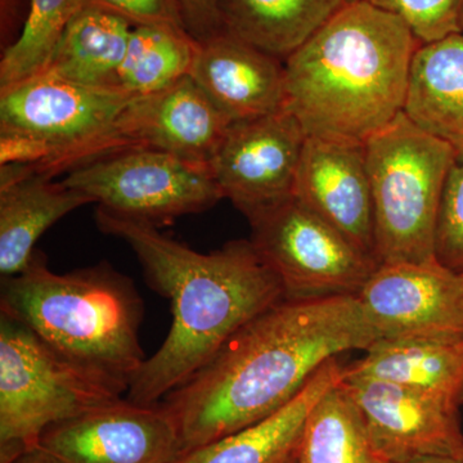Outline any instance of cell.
<instances>
[{
	"label": "cell",
	"mask_w": 463,
	"mask_h": 463,
	"mask_svg": "<svg viewBox=\"0 0 463 463\" xmlns=\"http://www.w3.org/2000/svg\"><path fill=\"white\" fill-rule=\"evenodd\" d=\"M376 341L356 295L282 298L163 399L183 453L272 416L323 364Z\"/></svg>",
	"instance_id": "1"
},
{
	"label": "cell",
	"mask_w": 463,
	"mask_h": 463,
	"mask_svg": "<svg viewBox=\"0 0 463 463\" xmlns=\"http://www.w3.org/2000/svg\"><path fill=\"white\" fill-rule=\"evenodd\" d=\"M96 221L103 233L130 246L148 285L172 306L165 341L130 381L128 399L136 403H160L241 327L286 298L279 276L250 240L231 241L203 254L164 236L155 225L99 207Z\"/></svg>",
	"instance_id": "2"
},
{
	"label": "cell",
	"mask_w": 463,
	"mask_h": 463,
	"mask_svg": "<svg viewBox=\"0 0 463 463\" xmlns=\"http://www.w3.org/2000/svg\"><path fill=\"white\" fill-rule=\"evenodd\" d=\"M421 43L395 14L347 2L285 60V103L307 137L364 143L404 108Z\"/></svg>",
	"instance_id": "3"
},
{
	"label": "cell",
	"mask_w": 463,
	"mask_h": 463,
	"mask_svg": "<svg viewBox=\"0 0 463 463\" xmlns=\"http://www.w3.org/2000/svg\"><path fill=\"white\" fill-rule=\"evenodd\" d=\"M0 307L60 354L128 389L147 359L142 298L109 263L60 274L35 251L23 272L2 279Z\"/></svg>",
	"instance_id": "4"
},
{
	"label": "cell",
	"mask_w": 463,
	"mask_h": 463,
	"mask_svg": "<svg viewBox=\"0 0 463 463\" xmlns=\"http://www.w3.org/2000/svg\"><path fill=\"white\" fill-rule=\"evenodd\" d=\"M136 96L96 90L47 71L0 90V164L54 178L130 149L120 118Z\"/></svg>",
	"instance_id": "5"
},
{
	"label": "cell",
	"mask_w": 463,
	"mask_h": 463,
	"mask_svg": "<svg viewBox=\"0 0 463 463\" xmlns=\"http://www.w3.org/2000/svg\"><path fill=\"white\" fill-rule=\"evenodd\" d=\"M379 265L434 260L435 232L455 149L404 112L364 143Z\"/></svg>",
	"instance_id": "6"
},
{
	"label": "cell",
	"mask_w": 463,
	"mask_h": 463,
	"mask_svg": "<svg viewBox=\"0 0 463 463\" xmlns=\"http://www.w3.org/2000/svg\"><path fill=\"white\" fill-rule=\"evenodd\" d=\"M124 392V383L75 364L23 323L0 316V463L35 450L51 426Z\"/></svg>",
	"instance_id": "7"
},
{
	"label": "cell",
	"mask_w": 463,
	"mask_h": 463,
	"mask_svg": "<svg viewBox=\"0 0 463 463\" xmlns=\"http://www.w3.org/2000/svg\"><path fill=\"white\" fill-rule=\"evenodd\" d=\"M62 182L99 209L157 228L223 199L209 165L149 148L109 155L72 170Z\"/></svg>",
	"instance_id": "8"
},
{
	"label": "cell",
	"mask_w": 463,
	"mask_h": 463,
	"mask_svg": "<svg viewBox=\"0 0 463 463\" xmlns=\"http://www.w3.org/2000/svg\"><path fill=\"white\" fill-rule=\"evenodd\" d=\"M250 225V241L279 276L286 298L358 295L379 267L297 197L268 210Z\"/></svg>",
	"instance_id": "9"
},
{
	"label": "cell",
	"mask_w": 463,
	"mask_h": 463,
	"mask_svg": "<svg viewBox=\"0 0 463 463\" xmlns=\"http://www.w3.org/2000/svg\"><path fill=\"white\" fill-rule=\"evenodd\" d=\"M307 137L285 109L232 123L209 163L223 199L251 222L294 197Z\"/></svg>",
	"instance_id": "10"
},
{
	"label": "cell",
	"mask_w": 463,
	"mask_h": 463,
	"mask_svg": "<svg viewBox=\"0 0 463 463\" xmlns=\"http://www.w3.org/2000/svg\"><path fill=\"white\" fill-rule=\"evenodd\" d=\"M36 450L51 463H175L183 447L163 402L120 398L51 426Z\"/></svg>",
	"instance_id": "11"
},
{
	"label": "cell",
	"mask_w": 463,
	"mask_h": 463,
	"mask_svg": "<svg viewBox=\"0 0 463 463\" xmlns=\"http://www.w3.org/2000/svg\"><path fill=\"white\" fill-rule=\"evenodd\" d=\"M377 341L463 339V279L439 264H381L358 292Z\"/></svg>",
	"instance_id": "12"
},
{
	"label": "cell",
	"mask_w": 463,
	"mask_h": 463,
	"mask_svg": "<svg viewBox=\"0 0 463 463\" xmlns=\"http://www.w3.org/2000/svg\"><path fill=\"white\" fill-rule=\"evenodd\" d=\"M377 455L407 463L463 450L461 407L428 392L370 377L344 374Z\"/></svg>",
	"instance_id": "13"
},
{
	"label": "cell",
	"mask_w": 463,
	"mask_h": 463,
	"mask_svg": "<svg viewBox=\"0 0 463 463\" xmlns=\"http://www.w3.org/2000/svg\"><path fill=\"white\" fill-rule=\"evenodd\" d=\"M294 197L376 260L373 192L364 143L307 137Z\"/></svg>",
	"instance_id": "14"
},
{
	"label": "cell",
	"mask_w": 463,
	"mask_h": 463,
	"mask_svg": "<svg viewBox=\"0 0 463 463\" xmlns=\"http://www.w3.org/2000/svg\"><path fill=\"white\" fill-rule=\"evenodd\" d=\"M231 124L188 75L156 93L133 97L120 130L132 148L157 149L209 165Z\"/></svg>",
	"instance_id": "15"
},
{
	"label": "cell",
	"mask_w": 463,
	"mask_h": 463,
	"mask_svg": "<svg viewBox=\"0 0 463 463\" xmlns=\"http://www.w3.org/2000/svg\"><path fill=\"white\" fill-rule=\"evenodd\" d=\"M190 76L231 123L285 103V62L227 32L199 42Z\"/></svg>",
	"instance_id": "16"
},
{
	"label": "cell",
	"mask_w": 463,
	"mask_h": 463,
	"mask_svg": "<svg viewBox=\"0 0 463 463\" xmlns=\"http://www.w3.org/2000/svg\"><path fill=\"white\" fill-rule=\"evenodd\" d=\"M93 201L63 182L33 174L18 164L0 165V273L23 272L35 245L58 221Z\"/></svg>",
	"instance_id": "17"
},
{
	"label": "cell",
	"mask_w": 463,
	"mask_h": 463,
	"mask_svg": "<svg viewBox=\"0 0 463 463\" xmlns=\"http://www.w3.org/2000/svg\"><path fill=\"white\" fill-rule=\"evenodd\" d=\"M345 367L331 359L281 410L254 425L182 453L175 463H288L297 456L307 416L317 402L339 383Z\"/></svg>",
	"instance_id": "18"
},
{
	"label": "cell",
	"mask_w": 463,
	"mask_h": 463,
	"mask_svg": "<svg viewBox=\"0 0 463 463\" xmlns=\"http://www.w3.org/2000/svg\"><path fill=\"white\" fill-rule=\"evenodd\" d=\"M403 112L423 132L455 149L463 163V33L420 45Z\"/></svg>",
	"instance_id": "19"
},
{
	"label": "cell",
	"mask_w": 463,
	"mask_h": 463,
	"mask_svg": "<svg viewBox=\"0 0 463 463\" xmlns=\"http://www.w3.org/2000/svg\"><path fill=\"white\" fill-rule=\"evenodd\" d=\"M133 27L118 14L85 3L61 33L42 71L83 87L121 90L118 74Z\"/></svg>",
	"instance_id": "20"
},
{
	"label": "cell",
	"mask_w": 463,
	"mask_h": 463,
	"mask_svg": "<svg viewBox=\"0 0 463 463\" xmlns=\"http://www.w3.org/2000/svg\"><path fill=\"white\" fill-rule=\"evenodd\" d=\"M345 374L399 383L462 407L463 339L376 341Z\"/></svg>",
	"instance_id": "21"
},
{
	"label": "cell",
	"mask_w": 463,
	"mask_h": 463,
	"mask_svg": "<svg viewBox=\"0 0 463 463\" xmlns=\"http://www.w3.org/2000/svg\"><path fill=\"white\" fill-rule=\"evenodd\" d=\"M347 0H219L224 32L285 62Z\"/></svg>",
	"instance_id": "22"
},
{
	"label": "cell",
	"mask_w": 463,
	"mask_h": 463,
	"mask_svg": "<svg viewBox=\"0 0 463 463\" xmlns=\"http://www.w3.org/2000/svg\"><path fill=\"white\" fill-rule=\"evenodd\" d=\"M297 459L298 463H385L374 450L361 411L343 380L310 411Z\"/></svg>",
	"instance_id": "23"
},
{
	"label": "cell",
	"mask_w": 463,
	"mask_h": 463,
	"mask_svg": "<svg viewBox=\"0 0 463 463\" xmlns=\"http://www.w3.org/2000/svg\"><path fill=\"white\" fill-rule=\"evenodd\" d=\"M199 42L172 25L134 26L120 67V88L130 96H148L190 75Z\"/></svg>",
	"instance_id": "24"
},
{
	"label": "cell",
	"mask_w": 463,
	"mask_h": 463,
	"mask_svg": "<svg viewBox=\"0 0 463 463\" xmlns=\"http://www.w3.org/2000/svg\"><path fill=\"white\" fill-rule=\"evenodd\" d=\"M84 5L85 0H30L20 35L3 52L0 90L44 69L61 33Z\"/></svg>",
	"instance_id": "25"
},
{
	"label": "cell",
	"mask_w": 463,
	"mask_h": 463,
	"mask_svg": "<svg viewBox=\"0 0 463 463\" xmlns=\"http://www.w3.org/2000/svg\"><path fill=\"white\" fill-rule=\"evenodd\" d=\"M401 18L421 44L461 32L462 0H368Z\"/></svg>",
	"instance_id": "26"
},
{
	"label": "cell",
	"mask_w": 463,
	"mask_h": 463,
	"mask_svg": "<svg viewBox=\"0 0 463 463\" xmlns=\"http://www.w3.org/2000/svg\"><path fill=\"white\" fill-rule=\"evenodd\" d=\"M435 259L463 279V163L448 178L435 232Z\"/></svg>",
	"instance_id": "27"
},
{
	"label": "cell",
	"mask_w": 463,
	"mask_h": 463,
	"mask_svg": "<svg viewBox=\"0 0 463 463\" xmlns=\"http://www.w3.org/2000/svg\"><path fill=\"white\" fill-rule=\"evenodd\" d=\"M118 14L134 26L172 25L185 29L178 0H85Z\"/></svg>",
	"instance_id": "28"
},
{
	"label": "cell",
	"mask_w": 463,
	"mask_h": 463,
	"mask_svg": "<svg viewBox=\"0 0 463 463\" xmlns=\"http://www.w3.org/2000/svg\"><path fill=\"white\" fill-rule=\"evenodd\" d=\"M185 30L197 42L223 33L219 0H178Z\"/></svg>",
	"instance_id": "29"
},
{
	"label": "cell",
	"mask_w": 463,
	"mask_h": 463,
	"mask_svg": "<svg viewBox=\"0 0 463 463\" xmlns=\"http://www.w3.org/2000/svg\"><path fill=\"white\" fill-rule=\"evenodd\" d=\"M407 463H463V450L457 455L426 457Z\"/></svg>",
	"instance_id": "30"
},
{
	"label": "cell",
	"mask_w": 463,
	"mask_h": 463,
	"mask_svg": "<svg viewBox=\"0 0 463 463\" xmlns=\"http://www.w3.org/2000/svg\"><path fill=\"white\" fill-rule=\"evenodd\" d=\"M11 463H51L45 458L44 456L42 455L39 450H32V452H27L25 455L18 457V458L14 459V462Z\"/></svg>",
	"instance_id": "31"
},
{
	"label": "cell",
	"mask_w": 463,
	"mask_h": 463,
	"mask_svg": "<svg viewBox=\"0 0 463 463\" xmlns=\"http://www.w3.org/2000/svg\"><path fill=\"white\" fill-rule=\"evenodd\" d=\"M461 32L463 33V0H462V7H461Z\"/></svg>",
	"instance_id": "32"
},
{
	"label": "cell",
	"mask_w": 463,
	"mask_h": 463,
	"mask_svg": "<svg viewBox=\"0 0 463 463\" xmlns=\"http://www.w3.org/2000/svg\"><path fill=\"white\" fill-rule=\"evenodd\" d=\"M288 463H298L297 456H295Z\"/></svg>",
	"instance_id": "33"
},
{
	"label": "cell",
	"mask_w": 463,
	"mask_h": 463,
	"mask_svg": "<svg viewBox=\"0 0 463 463\" xmlns=\"http://www.w3.org/2000/svg\"><path fill=\"white\" fill-rule=\"evenodd\" d=\"M347 2H355V0H347Z\"/></svg>",
	"instance_id": "34"
}]
</instances>
